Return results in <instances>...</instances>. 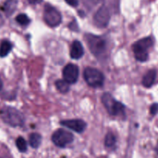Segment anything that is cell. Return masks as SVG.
Returning <instances> with one entry per match:
<instances>
[{
    "mask_svg": "<svg viewBox=\"0 0 158 158\" xmlns=\"http://www.w3.org/2000/svg\"><path fill=\"white\" fill-rule=\"evenodd\" d=\"M0 116L5 123L16 127L23 125L25 118L23 113L16 108L10 106H5L0 110Z\"/></svg>",
    "mask_w": 158,
    "mask_h": 158,
    "instance_id": "cell-1",
    "label": "cell"
},
{
    "mask_svg": "<svg viewBox=\"0 0 158 158\" xmlns=\"http://www.w3.org/2000/svg\"><path fill=\"white\" fill-rule=\"evenodd\" d=\"M153 43L154 41L151 37H145L136 42L133 45L136 59L141 62L146 61L148 59V50L153 46Z\"/></svg>",
    "mask_w": 158,
    "mask_h": 158,
    "instance_id": "cell-2",
    "label": "cell"
},
{
    "mask_svg": "<svg viewBox=\"0 0 158 158\" xmlns=\"http://www.w3.org/2000/svg\"><path fill=\"white\" fill-rule=\"evenodd\" d=\"M89 50L94 56L100 57L104 54L106 49V43L104 39L100 36L87 34L85 37Z\"/></svg>",
    "mask_w": 158,
    "mask_h": 158,
    "instance_id": "cell-3",
    "label": "cell"
},
{
    "mask_svg": "<svg viewBox=\"0 0 158 158\" xmlns=\"http://www.w3.org/2000/svg\"><path fill=\"white\" fill-rule=\"evenodd\" d=\"M102 102L108 112L112 116H118L124 112V105L121 102L116 100L110 93H104L103 94Z\"/></svg>",
    "mask_w": 158,
    "mask_h": 158,
    "instance_id": "cell-4",
    "label": "cell"
},
{
    "mask_svg": "<svg viewBox=\"0 0 158 158\" xmlns=\"http://www.w3.org/2000/svg\"><path fill=\"white\" fill-rule=\"evenodd\" d=\"M83 77L86 83L94 88L101 87L104 82L103 73L96 68H86L83 72Z\"/></svg>",
    "mask_w": 158,
    "mask_h": 158,
    "instance_id": "cell-5",
    "label": "cell"
},
{
    "mask_svg": "<svg viewBox=\"0 0 158 158\" xmlns=\"http://www.w3.org/2000/svg\"><path fill=\"white\" fill-rule=\"evenodd\" d=\"M43 19L46 24L51 27L59 26L62 22V15L56 8L49 4H46L43 12Z\"/></svg>",
    "mask_w": 158,
    "mask_h": 158,
    "instance_id": "cell-6",
    "label": "cell"
},
{
    "mask_svg": "<svg viewBox=\"0 0 158 158\" xmlns=\"http://www.w3.org/2000/svg\"><path fill=\"white\" fill-rule=\"evenodd\" d=\"M73 135L67 130L60 129H57L52 136V140L56 146L59 147H65L73 141Z\"/></svg>",
    "mask_w": 158,
    "mask_h": 158,
    "instance_id": "cell-7",
    "label": "cell"
},
{
    "mask_svg": "<svg viewBox=\"0 0 158 158\" xmlns=\"http://www.w3.org/2000/svg\"><path fill=\"white\" fill-rule=\"evenodd\" d=\"M110 19V13L106 6H101L94 15V23L99 27H105L108 25Z\"/></svg>",
    "mask_w": 158,
    "mask_h": 158,
    "instance_id": "cell-8",
    "label": "cell"
},
{
    "mask_svg": "<svg viewBox=\"0 0 158 158\" xmlns=\"http://www.w3.org/2000/svg\"><path fill=\"white\" fill-rule=\"evenodd\" d=\"M63 78L69 84H73L77 81L79 77V68L73 64L66 65L63 71Z\"/></svg>",
    "mask_w": 158,
    "mask_h": 158,
    "instance_id": "cell-9",
    "label": "cell"
},
{
    "mask_svg": "<svg viewBox=\"0 0 158 158\" xmlns=\"http://www.w3.org/2000/svg\"><path fill=\"white\" fill-rule=\"evenodd\" d=\"M62 125L77 133H82L85 130L86 127V123L82 119H69V120H63L60 122Z\"/></svg>",
    "mask_w": 158,
    "mask_h": 158,
    "instance_id": "cell-10",
    "label": "cell"
},
{
    "mask_svg": "<svg viewBox=\"0 0 158 158\" xmlns=\"http://www.w3.org/2000/svg\"><path fill=\"white\" fill-rule=\"evenodd\" d=\"M84 54V49L78 40H75L72 43L70 49V56L73 59H80L81 58Z\"/></svg>",
    "mask_w": 158,
    "mask_h": 158,
    "instance_id": "cell-11",
    "label": "cell"
},
{
    "mask_svg": "<svg viewBox=\"0 0 158 158\" xmlns=\"http://www.w3.org/2000/svg\"><path fill=\"white\" fill-rule=\"evenodd\" d=\"M156 77H157V71H156V70H150L143 76V80H142V84L146 88H150V87L152 86L153 84L155 81Z\"/></svg>",
    "mask_w": 158,
    "mask_h": 158,
    "instance_id": "cell-12",
    "label": "cell"
},
{
    "mask_svg": "<svg viewBox=\"0 0 158 158\" xmlns=\"http://www.w3.org/2000/svg\"><path fill=\"white\" fill-rule=\"evenodd\" d=\"M18 0H6L3 6V10L6 16H10L16 9Z\"/></svg>",
    "mask_w": 158,
    "mask_h": 158,
    "instance_id": "cell-13",
    "label": "cell"
},
{
    "mask_svg": "<svg viewBox=\"0 0 158 158\" xmlns=\"http://www.w3.org/2000/svg\"><path fill=\"white\" fill-rule=\"evenodd\" d=\"M12 45L8 40H3L0 44V57H6L12 50Z\"/></svg>",
    "mask_w": 158,
    "mask_h": 158,
    "instance_id": "cell-14",
    "label": "cell"
},
{
    "mask_svg": "<svg viewBox=\"0 0 158 158\" xmlns=\"http://www.w3.org/2000/svg\"><path fill=\"white\" fill-rule=\"evenodd\" d=\"M29 144L32 148H38L42 141V137L39 133H33L29 136Z\"/></svg>",
    "mask_w": 158,
    "mask_h": 158,
    "instance_id": "cell-15",
    "label": "cell"
},
{
    "mask_svg": "<svg viewBox=\"0 0 158 158\" xmlns=\"http://www.w3.org/2000/svg\"><path fill=\"white\" fill-rule=\"evenodd\" d=\"M57 89L61 93L68 92L69 89V84L65 80H57L55 83Z\"/></svg>",
    "mask_w": 158,
    "mask_h": 158,
    "instance_id": "cell-16",
    "label": "cell"
},
{
    "mask_svg": "<svg viewBox=\"0 0 158 158\" xmlns=\"http://www.w3.org/2000/svg\"><path fill=\"white\" fill-rule=\"evenodd\" d=\"M15 144H16V147L18 148V150L20 152H26L27 150V143H26V141L25 140V139L22 136H19L16 139L15 141Z\"/></svg>",
    "mask_w": 158,
    "mask_h": 158,
    "instance_id": "cell-17",
    "label": "cell"
},
{
    "mask_svg": "<svg viewBox=\"0 0 158 158\" xmlns=\"http://www.w3.org/2000/svg\"><path fill=\"white\" fill-rule=\"evenodd\" d=\"M116 144V137L113 133H109L106 134V137H105V146L108 148H111V147H114Z\"/></svg>",
    "mask_w": 158,
    "mask_h": 158,
    "instance_id": "cell-18",
    "label": "cell"
},
{
    "mask_svg": "<svg viewBox=\"0 0 158 158\" xmlns=\"http://www.w3.org/2000/svg\"><path fill=\"white\" fill-rule=\"evenodd\" d=\"M15 20H16L17 23H19L21 26H26L30 22V20L29 19V17L24 13H21L19 15H18L15 18Z\"/></svg>",
    "mask_w": 158,
    "mask_h": 158,
    "instance_id": "cell-19",
    "label": "cell"
},
{
    "mask_svg": "<svg viewBox=\"0 0 158 158\" xmlns=\"http://www.w3.org/2000/svg\"><path fill=\"white\" fill-rule=\"evenodd\" d=\"M151 115L154 116L158 112V104L157 103H154L151 106Z\"/></svg>",
    "mask_w": 158,
    "mask_h": 158,
    "instance_id": "cell-20",
    "label": "cell"
},
{
    "mask_svg": "<svg viewBox=\"0 0 158 158\" xmlns=\"http://www.w3.org/2000/svg\"><path fill=\"white\" fill-rule=\"evenodd\" d=\"M65 1L66 2L67 4H69L71 6H73V7H76L79 4V0H65Z\"/></svg>",
    "mask_w": 158,
    "mask_h": 158,
    "instance_id": "cell-21",
    "label": "cell"
},
{
    "mask_svg": "<svg viewBox=\"0 0 158 158\" xmlns=\"http://www.w3.org/2000/svg\"><path fill=\"white\" fill-rule=\"evenodd\" d=\"M84 1V3L86 5H92V6H94V4L99 2L100 0H83Z\"/></svg>",
    "mask_w": 158,
    "mask_h": 158,
    "instance_id": "cell-22",
    "label": "cell"
},
{
    "mask_svg": "<svg viewBox=\"0 0 158 158\" xmlns=\"http://www.w3.org/2000/svg\"><path fill=\"white\" fill-rule=\"evenodd\" d=\"M28 2H29L30 4H39V3H41L42 2H43V0H28Z\"/></svg>",
    "mask_w": 158,
    "mask_h": 158,
    "instance_id": "cell-23",
    "label": "cell"
},
{
    "mask_svg": "<svg viewBox=\"0 0 158 158\" xmlns=\"http://www.w3.org/2000/svg\"><path fill=\"white\" fill-rule=\"evenodd\" d=\"M3 23H4V20H3V18H2V15L0 14V26H2Z\"/></svg>",
    "mask_w": 158,
    "mask_h": 158,
    "instance_id": "cell-24",
    "label": "cell"
},
{
    "mask_svg": "<svg viewBox=\"0 0 158 158\" xmlns=\"http://www.w3.org/2000/svg\"><path fill=\"white\" fill-rule=\"evenodd\" d=\"M154 151H155V153L157 154V156H158V143H157V145H156L155 148H154Z\"/></svg>",
    "mask_w": 158,
    "mask_h": 158,
    "instance_id": "cell-25",
    "label": "cell"
},
{
    "mask_svg": "<svg viewBox=\"0 0 158 158\" xmlns=\"http://www.w3.org/2000/svg\"><path fill=\"white\" fill-rule=\"evenodd\" d=\"M2 86H3V83H2V79L0 78V91H1L2 88Z\"/></svg>",
    "mask_w": 158,
    "mask_h": 158,
    "instance_id": "cell-26",
    "label": "cell"
}]
</instances>
